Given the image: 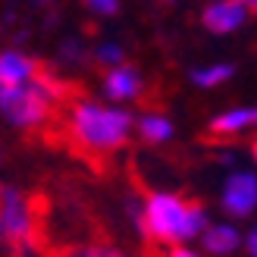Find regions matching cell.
<instances>
[{"instance_id":"obj_6","label":"cell","mask_w":257,"mask_h":257,"mask_svg":"<svg viewBox=\"0 0 257 257\" xmlns=\"http://www.w3.org/2000/svg\"><path fill=\"white\" fill-rule=\"evenodd\" d=\"M32 69H35L32 60H22L19 54H4V60H0L4 88H16V85H22V79H32Z\"/></svg>"},{"instance_id":"obj_13","label":"cell","mask_w":257,"mask_h":257,"mask_svg":"<svg viewBox=\"0 0 257 257\" xmlns=\"http://www.w3.org/2000/svg\"><path fill=\"white\" fill-rule=\"evenodd\" d=\"M100 60L104 63H119L122 54H119V47H100Z\"/></svg>"},{"instance_id":"obj_3","label":"cell","mask_w":257,"mask_h":257,"mask_svg":"<svg viewBox=\"0 0 257 257\" xmlns=\"http://www.w3.org/2000/svg\"><path fill=\"white\" fill-rule=\"evenodd\" d=\"M50 100L54 97H50L41 85L4 88V110H7V116L16 125H38L50 113Z\"/></svg>"},{"instance_id":"obj_8","label":"cell","mask_w":257,"mask_h":257,"mask_svg":"<svg viewBox=\"0 0 257 257\" xmlns=\"http://www.w3.org/2000/svg\"><path fill=\"white\" fill-rule=\"evenodd\" d=\"M107 91L113 97H132L138 91V75L132 69H116V72H110V79H107Z\"/></svg>"},{"instance_id":"obj_2","label":"cell","mask_w":257,"mask_h":257,"mask_svg":"<svg viewBox=\"0 0 257 257\" xmlns=\"http://www.w3.org/2000/svg\"><path fill=\"white\" fill-rule=\"evenodd\" d=\"M185 220H188V201H179L170 195H154L148 201V210L141 216V232L148 241H166V245H179L185 235Z\"/></svg>"},{"instance_id":"obj_16","label":"cell","mask_w":257,"mask_h":257,"mask_svg":"<svg viewBox=\"0 0 257 257\" xmlns=\"http://www.w3.org/2000/svg\"><path fill=\"white\" fill-rule=\"evenodd\" d=\"M245 4H248V7H251L254 13H257V0H245Z\"/></svg>"},{"instance_id":"obj_17","label":"cell","mask_w":257,"mask_h":257,"mask_svg":"<svg viewBox=\"0 0 257 257\" xmlns=\"http://www.w3.org/2000/svg\"><path fill=\"white\" fill-rule=\"evenodd\" d=\"M254 157H257V141H254Z\"/></svg>"},{"instance_id":"obj_7","label":"cell","mask_w":257,"mask_h":257,"mask_svg":"<svg viewBox=\"0 0 257 257\" xmlns=\"http://www.w3.org/2000/svg\"><path fill=\"white\" fill-rule=\"evenodd\" d=\"M235 241H238V232H235V229L216 226V229H210V232L204 235V248L213 251V254H226V251L235 248Z\"/></svg>"},{"instance_id":"obj_9","label":"cell","mask_w":257,"mask_h":257,"mask_svg":"<svg viewBox=\"0 0 257 257\" xmlns=\"http://www.w3.org/2000/svg\"><path fill=\"white\" fill-rule=\"evenodd\" d=\"M257 119V113L254 110H235V113H226V116H220V119H213V132H235V128H241V125H248V122H254Z\"/></svg>"},{"instance_id":"obj_14","label":"cell","mask_w":257,"mask_h":257,"mask_svg":"<svg viewBox=\"0 0 257 257\" xmlns=\"http://www.w3.org/2000/svg\"><path fill=\"white\" fill-rule=\"evenodd\" d=\"M94 10H100V13H113L116 10V0H88Z\"/></svg>"},{"instance_id":"obj_10","label":"cell","mask_w":257,"mask_h":257,"mask_svg":"<svg viewBox=\"0 0 257 257\" xmlns=\"http://www.w3.org/2000/svg\"><path fill=\"white\" fill-rule=\"evenodd\" d=\"M141 135H145V141H163V138H170V122L151 116L141 122Z\"/></svg>"},{"instance_id":"obj_1","label":"cell","mask_w":257,"mask_h":257,"mask_svg":"<svg viewBox=\"0 0 257 257\" xmlns=\"http://www.w3.org/2000/svg\"><path fill=\"white\" fill-rule=\"evenodd\" d=\"M132 119L125 113L116 110H100L94 104H75L72 119H69V145L72 151L85 160H94V154H110L113 148H119Z\"/></svg>"},{"instance_id":"obj_12","label":"cell","mask_w":257,"mask_h":257,"mask_svg":"<svg viewBox=\"0 0 257 257\" xmlns=\"http://www.w3.org/2000/svg\"><path fill=\"white\" fill-rule=\"evenodd\" d=\"M204 226V213H201V204L198 201H188V220H185V235H195L201 232Z\"/></svg>"},{"instance_id":"obj_4","label":"cell","mask_w":257,"mask_h":257,"mask_svg":"<svg viewBox=\"0 0 257 257\" xmlns=\"http://www.w3.org/2000/svg\"><path fill=\"white\" fill-rule=\"evenodd\" d=\"M254 201H257V182L254 176H232L226 185V210L235 213V216H248L254 210Z\"/></svg>"},{"instance_id":"obj_11","label":"cell","mask_w":257,"mask_h":257,"mask_svg":"<svg viewBox=\"0 0 257 257\" xmlns=\"http://www.w3.org/2000/svg\"><path fill=\"white\" fill-rule=\"evenodd\" d=\"M226 75H232V69H229V66H213V69L195 72V82L198 85H216V82H223Z\"/></svg>"},{"instance_id":"obj_15","label":"cell","mask_w":257,"mask_h":257,"mask_svg":"<svg viewBox=\"0 0 257 257\" xmlns=\"http://www.w3.org/2000/svg\"><path fill=\"white\" fill-rule=\"evenodd\" d=\"M248 248H251V254H257V229H254V235L248 238Z\"/></svg>"},{"instance_id":"obj_5","label":"cell","mask_w":257,"mask_h":257,"mask_svg":"<svg viewBox=\"0 0 257 257\" xmlns=\"http://www.w3.org/2000/svg\"><path fill=\"white\" fill-rule=\"evenodd\" d=\"M245 0H223V4L210 7L207 13H204V25H207L210 32H232L235 25L241 22V16H245Z\"/></svg>"}]
</instances>
